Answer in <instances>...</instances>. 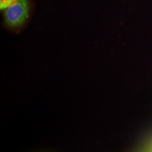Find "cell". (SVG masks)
Segmentation results:
<instances>
[{
    "label": "cell",
    "mask_w": 152,
    "mask_h": 152,
    "mask_svg": "<svg viewBox=\"0 0 152 152\" xmlns=\"http://www.w3.org/2000/svg\"><path fill=\"white\" fill-rule=\"evenodd\" d=\"M29 14L27 0H16L4 11V20L7 26L18 28L26 22Z\"/></svg>",
    "instance_id": "6da1fadb"
},
{
    "label": "cell",
    "mask_w": 152,
    "mask_h": 152,
    "mask_svg": "<svg viewBox=\"0 0 152 152\" xmlns=\"http://www.w3.org/2000/svg\"><path fill=\"white\" fill-rule=\"evenodd\" d=\"M16 1V0H0V9L1 10H6Z\"/></svg>",
    "instance_id": "7a4b0ae2"
}]
</instances>
